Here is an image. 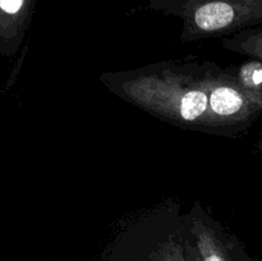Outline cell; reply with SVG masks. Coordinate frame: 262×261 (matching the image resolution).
<instances>
[{"label": "cell", "instance_id": "3957f363", "mask_svg": "<svg viewBox=\"0 0 262 261\" xmlns=\"http://www.w3.org/2000/svg\"><path fill=\"white\" fill-rule=\"evenodd\" d=\"M207 96L202 91H191L181 101V114L184 119L193 120L206 110Z\"/></svg>", "mask_w": 262, "mask_h": 261}, {"label": "cell", "instance_id": "277c9868", "mask_svg": "<svg viewBox=\"0 0 262 261\" xmlns=\"http://www.w3.org/2000/svg\"><path fill=\"white\" fill-rule=\"evenodd\" d=\"M25 0H0V9L7 14H15L20 10Z\"/></svg>", "mask_w": 262, "mask_h": 261}, {"label": "cell", "instance_id": "6da1fadb", "mask_svg": "<svg viewBox=\"0 0 262 261\" xmlns=\"http://www.w3.org/2000/svg\"><path fill=\"white\" fill-rule=\"evenodd\" d=\"M237 13L224 0H210L194 12V22L204 31H216L234 22Z\"/></svg>", "mask_w": 262, "mask_h": 261}, {"label": "cell", "instance_id": "5b68a950", "mask_svg": "<svg viewBox=\"0 0 262 261\" xmlns=\"http://www.w3.org/2000/svg\"><path fill=\"white\" fill-rule=\"evenodd\" d=\"M204 261H225V260L222 257V256L217 255V253L210 252L207 253V255H205Z\"/></svg>", "mask_w": 262, "mask_h": 261}, {"label": "cell", "instance_id": "7a4b0ae2", "mask_svg": "<svg viewBox=\"0 0 262 261\" xmlns=\"http://www.w3.org/2000/svg\"><path fill=\"white\" fill-rule=\"evenodd\" d=\"M243 97L239 92L230 87H219L210 97V105L212 110L220 115H232L242 109Z\"/></svg>", "mask_w": 262, "mask_h": 261}]
</instances>
